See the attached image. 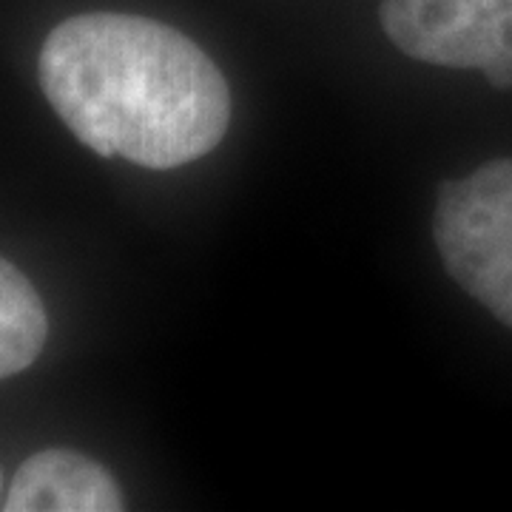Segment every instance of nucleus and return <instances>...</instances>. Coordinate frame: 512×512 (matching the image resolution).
Returning a JSON list of instances; mask_svg holds the SVG:
<instances>
[{
    "label": "nucleus",
    "mask_w": 512,
    "mask_h": 512,
    "mask_svg": "<svg viewBox=\"0 0 512 512\" xmlns=\"http://www.w3.org/2000/svg\"><path fill=\"white\" fill-rule=\"evenodd\" d=\"M37 74L57 117L106 160L180 168L211 154L231 126L217 63L160 20L74 15L49 32Z\"/></svg>",
    "instance_id": "f257e3e1"
},
{
    "label": "nucleus",
    "mask_w": 512,
    "mask_h": 512,
    "mask_svg": "<svg viewBox=\"0 0 512 512\" xmlns=\"http://www.w3.org/2000/svg\"><path fill=\"white\" fill-rule=\"evenodd\" d=\"M49 339V316L29 276L0 256V379L35 365Z\"/></svg>",
    "instance_id": "39448f33"
},
{
    "label": "nucleus",
    "mask_w": 512,
    "mask_h": 512,
    "mask_svg": "<svg viewBox=\"0 0 512 512\" xmlns=\"http://www.w3.org/2000/svg\"><path fill=\"white\" fill-rule=\"evenodd\" d=\"M117 478L74 450H40L18 467L3 495V512H120Z\"/></svg>",
    "instance_id": "20e7f679"
},
{
    "label": "nucleus",
    "mask_w": 512,
    "mask_h": 512,
    "mask_svg": "<svg viewBox=\"0 0 512 512\" xmlns=\"http://www.w3.org/2000/svg\"><path fill=\"white\" fill-rule=\"evenodd\" d=\"M433 237L447 274L512 328V157L441 185Z\"/></svg>",
    "instance_id": "f03ea898"
},
{
    "label": "nucleus",
    "mask_w": 512,
    "mask_h": 512,
    "mask_svg": "<svg viewBox=\"0 0 512 512\" xmlns=\"http://www.w3.org/2000/svg\"><path fill=\"white\" fill-rule=\"evenodd\" d=\"M0 510H3V467H0Z\"/></svg>",
    "instance_id": "423d86ee"
},
{
    "label": "nucleus",
    "mask_w": 512,
    "mask_h": 512,
    "mask_svg": "<svg viewBox=\"0 0 512 512\" xmlns=\"http://www.w3.org/2000/svg\"><path fill=\"white\" fill-rule=\"evenodd\" d=\"M379 20L407 57L512 89V0H382Z\"/></svg>",
    "instance_id": "7ed1b4c3"
}]
</instances>
